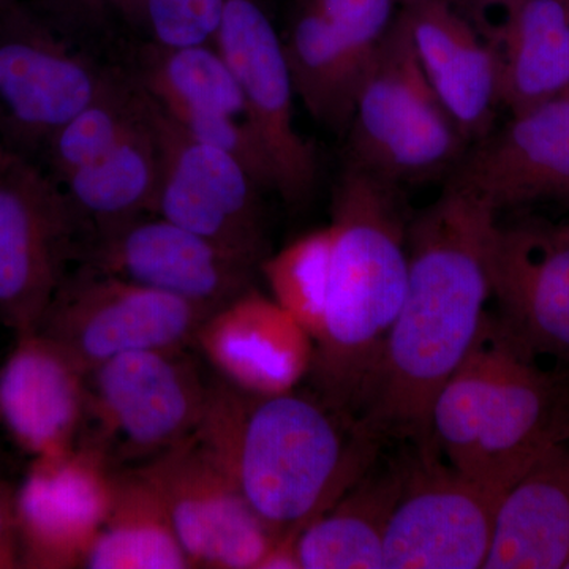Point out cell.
<instances>
[{
    "label": "cell",
    "instance_id": "cell-1",
    "mask_svg": "<svg viewBox=\"0 0 569 569\" xmlns=\"http://www.w3.org/2000/svg\"><path fill=\"white\" fill-rule=\"evenodd\" d=\"M488 201L448 182L408 223L406 298L389 329L353 427L380 445H433L430 411L485 323L489 244L498 222Z\"/></svg>",
    "mask_w": 569,
    "mask_h": 569
},
{
    "label": "cell",
    "instance_id": "cell-2",
    "mask_svg": "<svg viewBox=\"0 0 569 569\" xmlns=\"http://www.w3.org/2000/svg\"><path fill=\"white\" fill-rule=\"evenodd\" d=\"M293 391L260 395L212 373L197 436L258 516L295 545L369 470L378 443ZM279 541V542H280Z\"/></svg>",
    "mask_w": 569,
    "mask_h": 569
},
{
    "label": "cell",
    "instance_id": "cell-3",
    "mask_svg": "<svg viewBox=\"0 0 569 569\" xmlns=\"http://www.w3.org/2000/svg\"><path fill=\"white\" fill-rule=\"evenodd\" d=\"M331 213L328 296L309 377L318 399L353 422L406 298L410 217L399 186L350 163Z\"/></svg>",
    "mask_w": 569,
    "mask_h": 569
},
{
    "label": "cell",
    "instance_id": "cell-4",
    "mask_svg": "<svg viewBox=\"0 0 569 569\" xmlns=\"http://www.w3.org/2000/svg\"><path fill=\"white\" fill-rule=\"evenodd\" d=\"M535 359L488 313L430 411V437L449 466L501 497L569 438V370Z\"/></svg>",
    "mask_w": 569,
    "mask_h": 569
},
{
    "label": "cell",
    "instance_id": "cell-5",
    "mask_svg": "<svg viewBox=\"0 0 569 569\" xmlns=\"http://www.w3.org/2000/svg\"><path fill=\"white\" fill-rule=\"evenodd\" d=\"M348 130L347 163L399 187L451 174L470 146L427 80L400 10L362 73Z\"/></svg>",
    "mask_w": 569,
    "mask_h": 569
},
{
    "label": "cell",
    "instance_id": "cell-6",
    "mask_svg": "<svg viewBox=\"0 0 569 569\" xmlns=\"http://www.w3.org/2000/svg\"><path fill=\"white\" fill-rule=\"evenodd\" d=\"M209 381L187 348L108 359L86 373L77 447L114 471L140 467L197 432Z\"/></svg>",
    "mask_w": 569,
    "mask_h": 569
},
{
    "label": "cell",
    "instance_id": "cell-7",
    "mask_svg": "<svg viewBox=\"0 0 569 569\" xmlns=\"http://www.w3.org/2000/svg\"><path fill=\"white\" fill-rule=\"evenodd\" d=\"M81 247L61 182L0 146V323L14 336L36 331Z\"/></svg>",
    "mask_w": 569,
    "mask_h": 569
},
{
    "label": "cell",
    "instance_id": "cell-8",
    "mask_svg": "<svg viewBox=\"0 0 569 569\" xmlns=\"http://www.w3.org/2000/svg\"><path fill=\"white\" fill-rule=\"evenodd\" d=\"M213 310L80 264L67 272L36 331L82 372L130 351L192 348Z\"/></svg>",
    "mask_w": 569,
    "mask_h": 569
},
{
    "label": "cell",
    "instance_id": "cell-9",
    "mask_svg": "<svg viewBox=\"0 0 569 569\" xmlns=\"http://www.w3.org/2000/svg\"><path fill=\"white\" fill-rule=\"evenodd\" d=\"M114 78L31 11L0 0V146L36 160Z\"/></svg>",
    "mask_w": 569,
    "mask_h": 569
},
{
    "label": "cell",
    "instance_id": "cell-10",
    "mask_svg": "<svg viewBox=\"0 0 569 569\" xmlns=\"http://www.w3.org/2000/svg\"><path fill=\"white\" fill-rule=\"evenodd\" d=\"M149 104L160 149L152 213L260 269L268 257L263 189L233 157L194 140L151 100Z\"/></svg>",
    "mask_w": 569,
    "mask_h": 569
},
{
    "label": "cell",
    "instance_id": "cell-11",
    "mask_svg": "<svg viewBox=\"0 0 569 569\" xmlns=\"http://www.w3.org/2000/svg\"><path fill=\"white\" fill-rule=\"evenodd\" d=\"M132 470L159 493L192 568L258 569L280 541L194 433Z\"/></svg>",
    "mask_w": 569,
    "mask_h": 569
},
{
    "label": "cell",
    "instance_id": "cell-12",
    "mask_svg": "<svg viewBox=\"0 0 569 569\" xmlns=\"http://www.w3.org/2000/svg\"><path fill=\"white\" fill-rule=\"evenodd\" d=\"M418 449L389 519L383 569L485 568L505 497L441 466L436 445Z\"/></svg>",
    "mask_w": 569,
    "mask_h": 569
},
{
    "label": "cell",
    "instance_id": "cell-13",
    "mask_svg": "<svg viewBox=\"0 0 569 569\" xmlns=\"http://www.w3.org/2000/svg\"><path fill=\"white\" fill-rule=\"evenodd\" d=\"M216 47L233 70L247 119L263 142L276 174V192L290 206L312 197L316 149L295 122V84L282 37L257 0H227Z\"/></svg>",
    "mask_w": 569,
    "mask_h": 569
},
{
    "label": "cell",
    "instance_id": "cell-14",
    "mask_svg": "<svg viewBox=\"0 0 569 569\" xmlns=\"http://www.w3.org/2000/svg\"><path fill=\"white\" fill-rule=\"evenodd\" d=\"M81 264L217 310L253 288L257 266L156 213L92 236Z\"/></svg>",
    "mask_w": 569,
    "mask_h": 569
},
{
    "label": "cell",
    "instance_id": "cell-15",
    "mask_svg": "<svg viewBox=\"0 0 569 569\" xmlns=\"http://www.w3.org/2000/svg\"><path fill=\"white\" fill-rule=\"evenodd\" d=\"M114 470L88 449L33 458L14 488L21 568H82L110 511Z\"/></svg>",
    "mask_w": 569,
    "mask_h": 569
},
{
    "label": "cell",
    "instance_id": "cell-16",
    "mask_svg": "<svg viewBox=\"0 0 569 569\" xmlns=\"http://www.w3.org/2000/svg\"><path fill=\"white\" fill-rule=\"evenodd\" d=\"M488 264L505 328L531 353L569 366V223L497 222Z\"/></svg>",
    "mask_w": 569,
    "mask_h": 569
},
{
    "label": "cell",
    "instance_id": "cell-17",
    "mask_svg": "<svg viewBox=\"0 0 569 569\" xmlns=\"http://www.w3.org/2000/svg\"><path fill=\"white\" fill-rule=\"evenodd\" d=\"M448 182L497 212L539 201L569 203V91L512 114L468 146Z\"/></svg>",
    "mask_w": 569,
    "mask_h": 569
},
{
    "label": "cell",
    "instance_id": "cell-18",
    "mask_svg": "<svg viewBox=\"0 0 569 569\" xmlns=\"http://www.w3.org/2000/svg\"><path fill=\"white\" fill-rule=\"evenodd\" d=\"M192 347L216 376L260 395L293 391L313 361L309 332L254 288L213 310Z\"/></svg>",
    "mask_w": 569,
    "mask_h": 569
},
{
    "label": "cell",
    "instance_id": "cell-19",
    "mask_svg": "<svg viewBox=\"0 0 569 569\" xmlns=\"http://www.w3.org/2000/svg\"><path fill=\"white\" fill-rule=\"evenodd\" d=\"M86 373L50 337L17 336L0 366V426L33 458L77 447Z\"/></svg>",
    "mask_w": 569,
    "mask_h": 569
},
{
    "label": "cell",
    "instance_id": "cell-20",
    "mask_svg": "<svg viewBox=\"0 0 569 569\" xmlns=\"http://www.w3.org/2000/svg\"><path fill=\"white\" fill-rule=\"evenodd\" d=\"M427 80L473 144L493 130L500 104L496 52L448 0H406L402 9Z\"/></svg>",
    "mask_w": 569,
    "mask_h": 569
},
{
    "label": "cell",
    "instance_id": "cell-21",
    "mask_svg": "<svg viewBox=\"0 0 569 569\" xmlns=\"http://www.w3.org/2000/svg\"><path fill=\"white\" fill-rule=\"evenodd\" d=\"M488 39L500 104L519 114L569 91V0H503Z\"/></svg>",
    "mask_w": 569,
    "mask_h": 569
},
{
    "label": "cell",
    "instance_id": "cell-22",
    "mask_svg": "<svg viewBox=\"0 0 569 569\" xmlns=\"http://www.w3.org/2000/svg\"><path fill=\"white\" fill-rule=\"evenodd\" d=\"M568 560L569 438L505 496L485 568L560 569Z\"/></svg>",
    "mask_w": 569,
    "mask_h": 569
},
{
    "label": "cell",
    "instance_id": "cell-23",
    "mask_svg": "<svg viewBox=\"0 0 569 569\" xmlns=\"http://www.w3.org/2000/svg\"><path fill=\"white\" fill-rule=\"evenodd\" d=\"M407 468L362 475L295 541L299 569H383V546Z\"/></svg>",
    "mask_w": 569,
    "mask_h": 569
},
{
    "label": "cell",
    "instance_id": "cell-24",
    "mask_svg": "<svg viewBox=\"0 0 569 569\" xmlns=\"http://www.w3.org/2000/svg\"><path fill=\"white\" fill-rule=\"evenodd\" d=\"M159 179L160 149L148 100L146 118L107 156L59 182L86 242L134 217L152 213Z\"/></svg>",
    "mask_w": 569,
    "mask_h": 569
},
{
    "label": "cell",
    "instance_id": "cell-25",
    "mask_svg": "<svg viewBox=\"0 0 569 569\" xmlns=\"http://www.w3.org/2000/svg\"><path fill=\"white\" fill-rule=\"evenodd\" d=\"M282 41L296 96L316 121L346 132L367 66L306 0H298Z\"/></svg>",
    "mask_w": 569,
    "mask_h": 569
},
{
    "label": "cell",
    "instance_id": "cell-26",
    "mask_svg": "<svg viewBox=\"0 0 569 569\" xmlns=\"http://www.w3.org/2000/svg\"><path fill=\"white\" fill-rule=\"evenodd\" d=\"M82 568H192L159 493L132 468L114 471L110 511Z\"/></svg>",
    "mask_w": 569,
    "mask_h": 569
},
{
    "label": "cell",
    "instance_id": "cell-27",
    "mask_svg": "<svg viewBox=\"0 0 569 569\" xmlns=\"http://www.w3.org/2000/svg\"><path fill=\"white\" fill-rule=\"evenodd\" d=\"M133 81L167 114L216 112L247 118L241 88L216 44H148Z\"/></svg>",
    "mask_w": 569,
    "mask_h": 569
},
{
    "label": "cell",
    "instance_id": "cell-28",
    "mask_svg": "<svg viewBox=\"0 0 569 569\" xmlns=\"http://www.w3.org/2000/svg\"><path fill=\"white\" fill-rule=\"evenodd\" d=\"M148 114V97L133 80L116 74L107 91L63 123L43 152L58 181L96 163Z\"/></svg>",
    "mask_w": 569,
    "mask_h": 569
},
{
    "label": "cell",
    "instance_id": "cell-29",
    "mask_svg": "<svg viewBox=\"0 0 569 569\" xmlns=\"http://www.w3.org/2000/svg\"><path fill=\"white\" fill-rule=\"evenodd\" d=\"M329 264V227L301 236L260 264L271 298L309 332L313 342L323 328Z\"/></svg>",
    "mask_w": 569,
    "mask_h": 569
},
{
    "label": "cell",
    "instance_id": "cell-30",
    "mask_svg": "<svg viewBox=\"0 0 569 569\" xmlns=\"http://www.w3.org/2000/svg\"><path fill=\"white\" fill-rule=\"evenodd\" d=\"M227 0H119L118 10L148 36L149 44H216Z\"/></svg>",
    "mask_w": 569,
    "mask_h": 569
},
{
    "label": "cell",
    "instance_id": "cell-31",
    "mask_svg": "<svg viewBox=\"0 0 569 569\" xmlns=\"http://www.w3.org/2000/svg\"><path fill=\"white\" fill-rule=\"evenodd\" d=\"M167 116L194 140L206 142L233 157L261 189L276 192V174L271 159L260 137L254 132L252 123L244 116L216 114V112H183V114Z\"/></svg>",
    "mask_w": 569,
    "mask_h": 569
},
{
    "label": "cell",
    "instance_id": "cell-32",
    "mask_svg": "<svg viewBox=\"0 0 569 569\" xmlns=\"http://www.w3.org/2000/svg\"><path fill=\"white\" fill-rule=\"evenodd\" d=\"M365 66L397 17V0H306Z\"/></svg>",
    "mask_w": 569,
    "mask_h": 569
},
{
    "label": "cell",
    "instance_id": "cell-33",
    "mask_svg": "<svg viewBox=\"0 0 569 569\" xmlns=\"http://www.w3.org/2000/svg\"><path fill=\"white\" fill-rule=\"evenodd\" d=\"M21 568L14 488L0 478V569Z\"/></svg>",
    "mask_w": 569,
    "mask_h": 569
},
{
    "label": "cell",
    "instance_id": "cell-34",
    "mask_svg": "<svg viewBox=\"0 0 569 569\" xmlns=\"http://www.w3.org/2000/svg\"><path fill=\"white\" fill-rule=\"evenodd\" d=\"M51 9L74 17H99L107 10H118L119 0H44Z\"/></svg>",
    "mask_w": 569,
    "mask_h": 569
},
{
    "label": "cell",
    "instance_id": "cell-35",
    "mask_svg": "<svg viewBox=\"0 0 569 569\" xmlns=\"http://www.w3.org/2000/svg\"><path fill=\"white\" fill-rule=\"evenodd\" d=\"M565 568L569 569V560H568L567 567H565Z\"/></svg>",
    "mask_w": 569,
    "mask_h": 569
},
{
    "label": "cell",
    "instance_id": "cell-36",
    "mask_svg": "<svg viewBox=\"0 0 569 569\" xmlns=\"http://www.w3.org/2000/svg\"><path fill=\"white\" fill-rule=\"evenodd\" d=\"M402 2H406V0H402Z\"/></svg>",
    "mask_w": 569,
    "mask_h": 569
}]
</instances>
